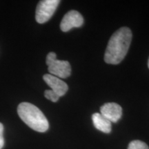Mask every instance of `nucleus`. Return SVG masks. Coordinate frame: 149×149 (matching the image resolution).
Wrapping results in <instances>:
<instances>
[{"instance_id":"obj_3","label":"nucleus","mask_w":149,"mask_h":149,"mask_svg":"<svg viewBox=\"0 0 149 149\" xmlns=\"http://www.w3.org/2000/svg\"><path fill=\"white\" fill-rule=\"evenodd\" d=\"M46 64L50 74L59 78L68 77L71 73V66L67 61L58 60L57 55L53 52H51L46 57Z\"/></svg>"},{"instance_id":"obj_2","label":"nucleus","mask_w":149,"mask_h":149,"mask_svg":"<svg viewBox=\"0 0 149 149\" xmlns=\"http://www.w3.org/2000/svg\"><path fill=\"white\" fill-rule=\"evenodd\" d=\"M17 113L21 120L35 131L44 133L49 128V124L45 115L32 104L29 102L19 104Z\"/></svg>"},{"instance_id":"obj_12","label":"nucleus","mask_w":149,"mask_h":149,"mask_svg":"<svg viewBox=\"0 0 149 149\" xmlns=\"http://www.w3.org/2000/svg\"><path fill=\"white\" fill-rule=\"evenodd\" d=\"M148 68H149V58H148Z\"/></svg>"},{"instance_id":"obj_9","label":"nucleus","mask_w":149,"mask_h":149,"mask_svg":"<svg viewBox=\"0 0 149 149\" xmlns=\"http://www.w3.org/2000/svg\"><path fill=\"white\" fill-rule=\"evenodd\" d=\"M128 149H149L148 145L144 141L140 140H134L130 141Z\"/></svg>"},{"instance_id":"obj_11","label":"nucleus","mask_w":149,"mask_h":149,"mask_svg":"<svg viewBox=\"0 0 149 149\" xmlns=\"http://www.w3.org/2000/svg\"><path fill=\"white\" fill-rule=\"evenodd\" d=\"M3 126L1 123H0V149L2 148L3 145H4V139H3Z\"/></svg>"},{"instance_id":"obj_10","label":"nucleus","mask_w":149,"mask_h":149,"mask_svg":"<svg viewBox=\"0 0 149 149\" xmlns=\"http://www.w3.org/2000/svg\"><path fill=\"white\" fill-rule=\"evenodd\" d=\"M44 96L46 99L51 100L53 102H56L58 101L59 97L58 95H57L56 93L52 90H46L44 92Z\"/></svg>"},{"instance_id":"obj_4","label":"nucleus","mask_w":149,"mask_h":149,"mask_svg":"<svg viewBox=\"0 0 149 149\" xmlns=\"http://www.w3.org/2000/svg\"><path fill=\"white\" fill-rule=\"evenodd\" d=\"M60 1L59 0H44L40 1L36 8L35 19L39 24L48 22L53 15Z\"/></svg>"},{"instance_id":"obj_7","label":"nucleus","mask_w":149,"mask_h":149,"mask_svg":"<svg viewBox=\"0 0 149 149\" xmlns=\"http://www.w3.org/2000/svg\"><path fill=\"white\" fill-rule=\"evenodd\" d=\"M43 79L51 88V90L58 95L59 97L64 95L68 90V85L60 78L52 75L51 74H46L43 76Z\"/></svg>"},{"instance_id":"obj_1","label":"nucleus","mask_w":149,"mask_h":149,"mask_svg":"<svg viewBox=\"0 0 149 149\" xmlns=\"http://www.w3.org/2000/svg\"><path fill=\"white\" fill-rule=\"evenodd\" d=\"M132 40L130 29L122 27L112 35L108 44L104 61L107 64H118L124 59Z\"/></svg>"},{"instance_id":"obj_6","label":"nucleus","mask_w":149,"mask_h":149,"mask_svg":"<svg viewBox=\"0 0 149 149\" xmlns=\"http://www.w3.org/2000/svg\"><path fill=\"white\" fill-rule=\"evenodd\" d=\"M100 113L111 123H116L122 117V109L119 104L110 102L100 108Z\"/></svg>"},{"instance_id":"obj_8","label":"nucleus","mask_w":149,"mask_h":149,"mask_svg":"<svg viewBox=\"0 0 149 149\" xmlns=\"http://www.w3.org/2000/svg\"><path fill=\"white\" fill-rule=\"evenodd\" d=\"M92 120L94 126L97 129L104 133H111V122L104 117L101 113H94L92 115Z\"/></svg>"},{"instance_id":"obj_5","label":"nucleus","mask_w":149,"mask_h":149,"mask_svg":"<svg viewBox=\"0 0 149 149\" xmlns=\"http://www.w3.org/2000/svg\"><path fill=\"white\" fill-rule=\"evenodd\" d=\"M84 24V18L79 12L70 10L65 15L60 24V29L63 32H68L72 28L81 27Z\"/></svg>"}]
</instances>
